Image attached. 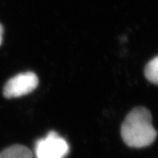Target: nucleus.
<instances>
[{
	"mask_svg": "<svg viewBox=\"0 0 158 158\" xmlns=\"http://www.w3.org/2000/svg\"><path fill=\"white\" fill-rule=\"evenodd\" d=\"M120 132L124 143L132 148L148 146L154 142L157 136L152 126L150 112L144 107L135 108L128 113Z\"/></svg>",
	"mask_w": 158,
	"mask_h": 158,
	"instance_id": "f257e3e1",
	"label": "nucleus"
},
{
	"mask_svg": "<svg viewBox=\"0 0 158 158\" xmlns=\"http://www.w3.org/2000/svg\"><path fill=\"white\" fill-rule=\"evenodd\" d=\"M39 84V79L34 72H27L16 75L8 80L3 88L6 98H16L34 91Z\"/></svg>",
	"mask_w": 158,
	"mask_h": 158,
	"instance_id": "7ed1b4c3",
	"label": "nucleus"
},
{
	"mask_svg": "<svg viewBox=\"0 0 158 158\" xmlns=\"http://www.w3.org/2000/svg\"><path fill=\"white\" fill-rule=\"evenodd\" d=\"M0 158H33V155L26 146L15 144L0 152Z\"/></svg>",
	"mask_w": 158,
	"mask_h": 158,
	"instance_id": "20e7f679",
	"label": "nucleus"
},
{
	"mask_svg": "<svg viewBox=\"0 0 158 158\" xmlns=\"http://www.w3.org/2000/svg\"><path fill=\"white\" fill-rule=\"evenodd\" d=\"M2 34H3V27H2V24L0 23V45L2 44Z\"/></svg>",
	"mask_w": 158,
	"mask_h": 158,
	"instance_id": "423d86ee",
	"label": "nucleus"
},
{
	"mask_svg": "<svg viewBox=\"0 0 158 158\" xmlns=\"http://www.w3.org/2000/svg\"><path fill=\"white\" fill-rule=\"evenodd\" d=\"M36 158H64L69 152V145L56 132H50L35 144Z\"/></svg>",
	"mask_w": 158,
	"mask_h": 158,
	"instance_id": "f03ea898",
	"label": "nucleus"
},
{
	"mask_svg": "<svg viewBox=\"0 0 158 158\" xmlns=\"http://www.w3.org/2000/svg\"><path fill=\"white\" fill-rule=\"evenodd\" d=\"M144 75L147 80L158 85V56L152 59L144 69Z\"/></svg>",
	"mask_w": 158,
	"mask_h": 158,
	"instance_id": "39448f33",
	"label": "nucleus"
}]
</instances>
